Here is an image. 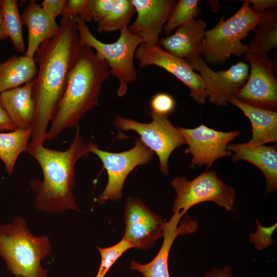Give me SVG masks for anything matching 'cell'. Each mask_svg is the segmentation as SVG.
<instances>
[{
    "mask_svg": "<svg viewBox=\"0 0 277 277\" xmlns=\"http://www.w3.org/2000/svg\"><path fill=\"white\" fill-rule=\"evenodd\" d=\"M79 48L75 19H61L53 37L43 43L34 59L38 65L32 95L35 114L31 142L44 145L47 128L65 90L68 75Z\"/></svg>",
    "mask_w": 277,
    "mask_h": 277,
    "instance_id": "obj_1",
    "label": "cell"
},
{
    "mask_svg": "<svg viewBox=\"0 0 277 277\" xmlns=\"http://www.w3.org/2000/svg\"><path fill=\"white\" fill-rule=\"evenodd\" d=\"M69 148L64 151L49 149L41 144L28 143L26 152L38 162L43 180L31 182L36 195L34 207L39 211L62 213L67 210L81 211L73 194L75 165L78 160L87 157L89 143L81 134L79 125Z\"/></svg>",
    "mask_w": 277,
    "mask_h": 277,
    "instance_id": "obj_2",
    "label": "cell"
},
{
    "mask_svg": "<svg viewBox=\"0 0 277 277\" xmlns=\"http://www.w3.org/2000/svg\"><path fill=\"white\" fill-rule=\"evenodd\" d=\"M106 60L90 47L78 49L65 90L55 109L46 141L76 128L85 114L97 105L103 84L110 76Z\"/></svg>",
    "mask_w": 277,
    "mask_h": 277,
    "instance_id": "obj_3",
    "label": "cell"
},
{
    "mask_svg": "<svg viewBox=\"0 0 277 277\" xmlns=\"http://www.w3.org/2000/svg\"><path fill=\"white\" fill-rule=\"evenodd\" d=\"M51 247L49 238L34 236L21 216L0 225V256L12 275L48 277V270L41 262L50 254Z\"/></svg>",
    "mask_w": 277,
    "mask_h": 277,
    "instance_id": "obj_4",
    "label": "cell"
},
{
    "mask_svg": "<svg viewBox=\"0 0 277 277\" xmlns=\"http://www.w3.org/2000/svg\"><path fill=\"white\" fill-rule=\"evenodd\" d=\"M242 2L232 16L225 20L222 15L214 27L206 31L201 56L207 65H223L231 55L241 57L248 52L242 40L254 30L265 12L255 13L246 0Z\"/></svg>",
    "mask_w": 277,
    "mask_h": 277,
    "instance_id": "obj_5",
    "label": "cell"
},
{
    "mask_svg": "<svg viewBox=\"0 0 277 277\" xmlns=\"http://www.w3.org/2000/svg\"><path fill=\"white\" fill-rule=\"evenodd\" d=\"M78 33V45L91 48L99 53L108 63L110 74L118 81L117 91L119 97L127 91L128 85L137 77L134 57L137 49L143 43L141 38L132 33L128 26L120 30L117 39L112 43H105L97 39L91 33L86 22L75 18Z\"/></svg>",
    "mask_w": 277,
    "mask_h": 277,
    "instance_id": "obj_6",
    "label": "cell"
},
{
    "mask_svg": "<svg viewBox=\"0 0 277 277\" xmlns=\"http://www.w3.org/2000/svg\"><path fill=\"white\" fill-rule=\"evenodd\" d=\"M171 184L176 196L172 206L173 212L185 214L192 206L211 201L227 211L233 209L236 191L224 183L214 170H206L191 181L184 176L173 179Z\"/></svg>",
    "mask_w": 277,
    "mask_h": 277,
    "instance_id": "obj_7",
    "label": "cell"
},
{
    "mask_svg": "<svg viewBox=\"0 0 277 277\" xmlns=\"http://www.w3.org/2000/svg\"><path fill=\"white\" fill-rule=\"evenodd\" d=\"M149 114L152 120L149 123L117 116L113 124L118 130L136 132L145 145L157 155L160 170L167 175L169 171L168 161L170 155L175 149L186 144V141L176 126L170 122L168 115L152 111Z\"/></svg>",
    "mask_w": 277,
    "mask_h": 277,
    "instance_id": "obj_8",
    "label": "cell"
},
{
    "mask_svg": "<svg viewBox=\"0 0 277 277\" xmlns=\"http://www.w3.org/2000/svg\"><path fill=\"white\" fill-rule=\"evenodd\" d=\"M89 152L100 159L108 174L107 185L97 199L100 205L107 201L120 200L128 175L137 166L149 163L154 154L140 138L135 140L132 148L121 152L104 151L91 142L89 143Z\"/></svg>",
    "mask_w": 277,
    "mask_h": 277,
    "instance_id": "obj_9",
    "label": "cell"
},
{
    "mask_svg": "<svg viewBox=\"0 0 277 277\" xmlns=\"http://www.w3.org/2000/svg\"><path fill=\"white\" fill-rule=\"evenodd\" d=\"M244 58L248 62L250 73L234 96L249 105L276 111L277 81L273 74L274 63L268 57L248 53L244 54Z\"/></svg>",
    "mask_w": 277,
    "mask_h": 277,
    "instance_id": "obj_10",
    "label": "cell"
},
{
    "mask_svg": "<svg viewBox=\"0 0 277 277\" xmlns=\"http://www.w3.org/2000/svg\"><path fill=\"white\" fill-rule=\"evenodd\" d=\"M135 56L141 68L154 65L164 69L189 88V96L196 103L203 105L206 103L208 95L204 82L185 60L166 51L159 44L144 43L138 46Z\"/></svg>",
    "mask_w": 277,
    "mask_h": 277,
    "instance_id": "obj_11",
    "label": "cell"
},
{
    "mask_svg": "<svg viewBox=\"0 0 277 277\" xmlns=\"http://www.w3.org/2000/svg\"><path fill=\"white\" fill-rule=\"evenodd\" d=\"M176 127L188 145L184 153L192 156L190 165L191 168L206 165L209 169L215 160L232 155V153L227 149V146L241 134L239 130L223 132L203 124L192 129L179 126Z\"/></svg>",
    "mask_w": 277,
    "mask_h": 277,
    "instance_id": "obj_12",
    "label": "cell"
},
{
    "mask_svg": "<svg viewBox=\"0 0 277 277\" xmlns=\"http://www.w3.org/2000/svg\"><path fill=\"white\" fill-rule=\"evenodd\" d=\"M125 232L123 238L133 248L147 250L163 236L166 222L140 199L128 197L125 206Z\"/></svg>",
    "mask_w": 277,
    "mask_h": 277,
    "instance_id": "obj_13",
    "label": "cell"
},
{
    "mask_svg": "<svg viewBox=\"0 0 277 277\" xmlns=\"http://www.w3.org/2000/svg\"><path fill=\"white\" fill-rule=\"evenodd\" d=\"M186 61L194 70L200 73L208 98L217 106H227L229 99L244 85L249 75L248 64L242 61L227 70L215 71L208 66L202 56Z\"/></svg>",
    "mask_w": 277,
    "mask_h": 277,
    "instance_id": "obj_14",
    "label": "cell"
},
{
    "mask_svg": "<svg viewBox=\"0 0 277 277\" xmlns=\"http://www.w3.org/2000/svg\"><path fill=\"white\" fill-rule=\"evenodd\" d=\"M137 16L128 26L131 32L139 36L143 43L157 45L159 35L169 19L177 2L174 0H131Z\"/></svg>",
    "mask_w": 277,
    "mask_h": 277,
    "instance_id": "obj_15",
    "label": "cell"
},
{
    "mask_svg": "<svg viewBox=\"0 0 277 277\" xmlns=\"http://www.w3.org/2000/svg\"><path fill=\"white\" fill-rule=\"evenodd\" d=\"M181 211H174L166 223L162 245L155 258L146 264L135 261L130 263L129 268L142 274L144 277H170L168 270V258L171 246L181 234L192 233L197 229V223L189 216H185Z\"/></svg>",
    "mask_w": 277,
    "mask_h": 277,
    "instance_id": "obj_16",
    "label": "cell"
},
{
    "mask_svg": "<svg viewBox=\"0 0 277 277\" xmlns=\"http://www.w3.org/2000/svg\"><path fill=\"white\" fill-rule=\"evenodd\" d=\"M207 26L202 18L192 19L173 34L159 39L158 44L166 51L185 60L200 56Z\"/></svg>",
    "mask_w": 277,
    "mask_h": 277,
    "instance_id": "obj_17",
    "label": "cell"
},
{
    "mask_svg": "<svg viewBox=\"0 0 277 277\" xmlns=\"http://www.w3.org/2000/svg\"><path fill=\"white\" fill-rule=\"evenodd\" d=\"M227 149L232 153V161H247L258 168L266 179V191L271 193L277 188L276 145L251 146L247 142L231 144Z\"/></svg>",
    "mask_w": 277,
    "mask_h": 277,
    "instance_id": "obj_18",
    "label": "cell"
},
{
    "mask_svg": "<svg viewBox=\"0 0 277 277\" xmlns=\"http://www.w3.org/2000/svg\"><path fill=\"white\" fill-rule=\"evenodd\" d=\"M22 24L28 29V45L25 54L34 58L41 45L58 33L60 25L35 1H30L21 15Z\"/></svg>",
    "mask_w": 277,
    "mask_h": 277,
    "instance_id": "obj_19",
    "label": "cell"
},
{
    "mask_svg": "<svg viewBox=\"0 0 277 277\" xmlns=\"http://www.w3.org/2000/svg\"><path fill=\"white\" fill-rule=\"evenodd\" d=\"M33 85V80L0 93L3 107L18 129H32L35 114Z\"/></svg>",
    "mask_w": 277,
    "mask_h": 277,
    "instance_id": "obj_20",
    "label": "cell"
},
{
    "mask_svg": "<svg viewBox=\"0 0 277 277\" xmlns=\"http://www.w3.org/2000/svg\"><path fill=\"white\" fill-rule=\"evenodd\" d=\"M228 103L240 109L249 120L252 127V138L247 143L251 146L277 142V112L243 103L234 96Z\"/></svg>",
    "mask_w": 277,
    "mask_h": 277,
    "instance_id": "obj_21",
    "label": "cell"
},
{
    "mask_svg": "<svg viewBox=\"0 0 277 277\" xmlns=\"http://www.w3.org/2000/svg\"><path fill=\"white\" fill-rule=\"evenodd\" d=\"M38 72L34 58L14 55L0 63V93L32 81Z\"/></svg>",
    "mask_w": 277,
    "mask_h": 277,
    "instance_id": "obj_22",
    "label": "cell"
},
{
    "mask_svg": "<svg viewBox=\"0 0 277 277\" xmlns=\"http://www.w3.org/2000/svg\"><path fill=\"white\" fill-rule=\"evenodd\" d=\"M253 31L255 34L248 45L247 53L268 57L270 52L277 46L276 9L274 8L266 11Z\"/></svg>",
    "mask_w": 277,
    "mask_h": 277,
    "instance_id": "obj_23",
    "label": "cell"
},
{
    "mask_svg": "<svg viewBox=\"0 0 277 277\" xmlns=\"http://www.w3.org/2000/svg\"><path fill=\"white\" fill-rule=\"evenodd\" d=\"M32 135V129H17L10 132H0V159L6 171L11 175L17 160L25 151Z\"/></svg>",
    "mask_w": 277,
    "mask_h": 277,
    "instance_id": "obj_24",
    "label": "cell"
},
{
    "mask_svg": "<svg viewBox=\"0 0 277 277\" xmlns=\"http://www.w3.org/2000/svg\"><path fill=\"white\" fill-rule=\"evenodd\" d=\"M3 14V25L8 37L15 49L19 53L25 51L21 15L16 0H0Z\"/></svg>",
    "mask_w": 277,
    "mask_h": 277,
    "instance_id": "obj_25",
    "label": "cell"
},
{
    "mask_svg": "<svg viewBox=\"0 0 277 277\" xmlns=\"http://www.w3.org/2000/svg\"><path fill=\"white\" fill-rule=\"evenodd\" d=\"M135 9L131 0H115L113 7L108 15L97 23L98 32H110L120 31L128 26Z\"/></svg>",
    "mask_w": 277,
    "mask_h": 277,
    "instance_id": "obj_26",
    "label": "cell"
},
{
    "mask_svg": "<svg viewBox=\"0 0 277 277\" xmlns=\"http://www.w3.org/2000/svg\"><path fill=\"white\" fill-rule=\"evenodd\" d=\"M197 0H180L165 24L163 31L169 35L176 28L192 19H195L201 13Z\"/></svg>",
    "mask_w": 277,
    "mask_h": 277,
    "instance_id": "obj_27",
    "label": "cell"
},
{
    "mask_svg": "<svg viewBox=\"0 0 277 277\" xmlns=\"http://www.w3.org/2000/svg\"><path fill=\"white\" fill-rule=\"evenodd\" d=\"M132 248L133 246L123 238L111 246L106 248L97 247L101 254V261L95 277H104L115 262L126 251Z\"/></svg>",
    "mask_w": 277,
    "mask_h": 277,
    "instance_id": "obj_28",
    "label": "cell"
},
{
    "mask_svg": "<svg viewBox=\"0 0 277 277\" xmlns=\"http://www.w3.org/2000/svg\"><path fill=\"white\" fill-rule=\"evenodd\" d=\"M88 0H68L61 14L62 19L79 17L85 22L92 21L88 7Z\"/></svg>",
    "mask_w": 277,
    "mask_h": 277,
    "instance_id": "obj_29",
    "label": "cell"
},
{
    "mask_svg": "<svg viewBox=\"0 0 277 277\" xmlns=\"http://www.w3.org/2000/svg\"><path fill=\"white\" fill-rule=\"evenodd\" d=\"M256 231L249 235V240L256 249L262 250L271 245L273 241L272 235L277 227V224L270 227H264L256 220Z\"/></svg>",
    "mask_w": 277,
    "mask_h": 277,
    "instance_id": "obj_30",
    "label": "cell"
},
{
    "mask_svg": "<svg viewBox=\"0 0 277 277\" xmlns=\"http://www.w3.org/2000/svg\"><path fill=\"white\" fill-rule=\"evenodd\" d=\"M150 106L152 111L160 114L168 115L174 110L175 102L170 94L159 92L152 97Z\"/></svg>",
    "mask_w": 277,
    "mask_h": 277,
    "instance_id": "obj_31",
    "label": "cell"
},
{
    "mask_svg": "<svg viewBox=\"0 0 277 277\" xmlns=\"http://www.w3.org/2000/svg\"><path fill=\"white\" fill-rule=\"evenodd\" d=\"M115 0H88L92 19L97 23L104 19L112 9Z\"/></svg>",
    "mask_w": 277,
    "mask_h": 277,
    "instance_id": "obj_32",
    "label": "cell"
},
{
    "mask_svg": "<svg viewBox=\"0 0 277 277\" xmlns=\"http://www.w3.org/2000/svg\"><path fill=\"white\" fill-rule=\"evenodd\" d=\"M68 0H44L41 4L43 8L54 19L61 15Z\"/></svg>",
    "mask_w": 277,
    "mask_h": 277,
    "instance_id": "obj_33",
    "label": "cell"
},
{
    "mask_svg": "<svg viewBox=\"0 0 277 277\" xmlns=\"http://www.w3.org/2000/svg\"><path fill=\"white\" fill-rule=\"evenodd\" d=\"M252 4V10L256 13H262L266 11L274 8L277 6L276 0H246Z\"/></svg>",
    "mask_w": 277,
    "mask_h": 277,
    "instance_id": "obj_34",
    "label": "cell"
},
{
    "mask_svg": "<svg viewBox=\"0 0 277 277\" xmlns=\"http://www.w3.org/2000/svg\"><path fill=\"white\" fill-rule=\"evenodd\" d=\"M17 129L8 115L0 101V132H10Z\"/></svg>",
    "mask_w": 277,
    "mask_h": 277,
    "instance_id": "obj_35",
    "label": "cell"
},
{
    "mask_svg": "<svg viewBox=\"0 0 277 277\" xmlns=\"http://www.w3.org/2000/svg\"><path fill=\"white\" fill-rule=\"evenodd\" d=\"M204 277H232V275L231 268L225 266L221 268H213Z\"/></svg>",
    "mask_w": 277,
    "mask_h": 277,
    "instance_id": "obj_36",
    "label": "cell"
},
{
    "mask_svg": "<svg viewBox=\"0 0 277 277\" xmlns=\"http://www.w3.org/2000/svg\"><path fill=\"white\" fill-rule=\"evenodd\" d=\"M208 2L212 11L214 12H217L220 7L219 2L218 1H208Z\"/></svg>",
    "mask_w": 277,
    "mask_h": 277,
    "instance_id": "obj_37",
    "label": "cell"
},
{
    "mask_svg": "<svg viewBox=\"0 0 277 277\" xmlns=\"http://www.w3.org/2000/svg\"><path fill=\"white\" fill-rule=\"evenodd\" d=\"M8 38L5 32L3 25L0 26V40L5 39Z\"/></svg>",
    "mask_w": 277,
    "mask_h": 277,
    "instance_id": "obj_38",
    "label": "cell"
},
{
    "mask_svg": "<svg viewBox=\"0 0 277 277\" xmlns=\"http://www.w3.org/2000/svg\"><path fill=\"white\" fill-rule=\"evenodd\" d=\"M3 14L2 9L0 4V26L3 25Z\"/></svg>",
    "mask_w": 277,
    "mask_h": 277,
    "instance_id": "obj_39",
    "label": "cell"
},
{
    "mask_svg": "<svg viewBox=\"0 0 277 277\" xmlns=\"http://www.w3.org/2000/svg\"><path fill=\"white\" fill-rule=\"evenodd\" d=\"M16 277H22V276H15Z\"/></svg>",
    "mask_w": 277,
    "mask_h": 277,
    "instance_id": "obj_40",
    "label": "cell"
}]
</instances>
